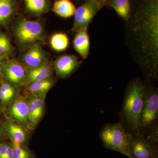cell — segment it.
<instances>
[{"label": "cell", "instance_id": "obj_1", "mask_svg": "<svg viewBox=\"0 0 158 158\" xmlns=\"http://www.w3.org/2000/svg\"><path fill=\"white\" fill-rule=\"evenodd\" d=\"M129 48L148 81L158 78V0H130Z\"/></svg>", "mask_w": 158, "mask_h": 158}, {"label": "cell", "instance_id": "obj_2", "mask_svg": "<svg viewBox=\"0 0 158 158\" xmlns=\"http://www.w3.org/2000/svg\"><path fill=\"white\" fill-rule=\"evenodd\" d=\"M145 83L139 78H135L129 82L126 88L119 122L131 135L139 134Z\"/></svg>", "mask_w": 158, "mask_h": 158}, {"label": "cell", "instance_id": "obj_3", "mask_svg": "<svg viewBox=\"0 0 158 158\" xmlns=\"http://www.w3.org/2000/svg\"><path fill=\"white\" fill-rule=\"evenodd\" d=\"M130 135L119 122L105 124L101 130L100 138L106 148L131 158L129 152Z\"/></svg>", "mask_w": 158, "mask_h": 158}, {"label": "cell", "instance_id": "obj_4", "mask_svg": "<svg viewBox=\"0 0 158 158\" xmlns=\"http://www.w3.org/2000/svg\"><path fill=\"white\" fill-rule=\"evenodd\" d=\"M143 106L139 125V134L144 135L158 126V90L153 85L145 83Z\"/></svg>", "mask_w": 158, "mask_h": 158}, {"label": "cell", "instance_id": "obj_5", "mask_svg": "<svg viewBox=\"0 0 158 158\" xmlns=\"http://www.w3.org/2000/svg\"><path fill=\"white\" fill-rule=\"evenodd\" d=\"M14 32L16 41L22 47L33 45L45 38V31L40 22L22 16L18 20Z\"/></svg>", "mask_w": 158, "mask_h": 158}, {"label": "cell", "instance_id": "obj_6", "mask_svg": "<svg viewBox=\"0 0 158 158\" xmlns=\"http://www.w3.org/2000/svg\"><path fill=\"white\" fill-rule=\"evenodd\" d=\"M103 7L97 0H85L77 9L71 31L77 33L80 30L88 29V26L95 15Z\"/></svg>", "mask_w": 158, "mask_h": 158}, {"label": "cell", "instance_id": "obj_7", "mask_svg": "<svg viewBox=\"0 0 158 158\" xmlns=\"http://www.w3.org/2000/svg\"><path fill=\"white\" fill-rule=\"evenodd\" d=\"M129 152L131 158H158L157 144L140 134L130 135Z\"/></svg>", "mask_w": 158, "mask_h": 158}, {"label": "cell", "instance_id": "obj_8", "mask_svg": "<svg viewBox=\"0 0 158 158\" xmlns=\"http://www.w3.org/2000/svg\"><path fill=\"white\" fill-rule=\"evenodd\" d=\"M5 113L8 119L17 123L29 129L28 107L27 98L18 96L6 107Z\"/></svg>", "mask_w": 158, "mask_h": 158}, {"label": "cell", "instance_id": "obj_9", "mask_svg": "<svg viewBox=\"0 0 158 158\" xmlns=\"http://www.w3.org/2000/svg\"><path fill=\"white\" fill-rule=\"evenodd\" d=\"M27 69L22 63L10 60L1 65L0 72L6 81L18 87L25 85Z\"/></svg>", "mask_w": 158, "mask_h": 158}, {"label": "cell", "instance_id": "obj_10", "mask_svg": "<svg viewBox=\"0 0 158 158\" xmlns=\"http://www.w3.org/2000/svg\"><path fill=\"white\" fill-rule=\"evenodd\" d=\"M45 98L46 96H35L31 94L27 97L29 129H35L42 118L45 110Z\"/></svg>", "mask_w": 158, "mask_h": 158}, {"label": "cell", "instance_id": "obj_11", "mask_svg": "<svg viewBox=\"0 0 158 158\" xmlns=\"http://www.w3.org/2000/svg\"><path fill=\"white\" fill-rule=\"evenodd\" d=\"M81 63L76 56L66 54L58 57L54 61L53 65L57 76L65 78L73 73Z\"/></svg>", "mask_w": 158, "mask_h": 158}, {"label": "cell", "instance_id": "obj_12", "mask_svg": "<svg viewBox=\"0 0 158 158\" xmlns=\"http://www.w3.org/2000/svg\"><path fill=\"white\" fill-rule=\"evenodd\" d=\"M23 64L27 69H31L45 64L48 61V55L38 43L31 46L23 55Z\"/></svg>", "mask_w": 158, "mask_h": 158}, {"label": "cell", "instance_id": "obj_13", "mask_svg": "<svg viewBox=\"0 0 158 158\" xmlns=\"http://www.w3.org/2000/svg\"><path fill=\"white\" fill-rule=\"evenodd\" d=\"M4 124L7 136L10 138L11 141L26 146L28 141L29 130L9 119L4 122Z\"/></svg>", "mask_w": 158, "mask_h": 158}, {"label": "cell", "instance_id": "obj_14", "mask_svg": "<svg viewBox=\"0 0 158 158\" xmlns=\"http://www.w3.org/2000/svg\"><path fill=\"white\" fill-rule=\"evenodd\" d=\"M73 48L75 50L82 59L88 58L90 52V38L88 29H82L76 33L73 40Z\"/></svg>", "mask_w": 158, "mask_h": 158}, {"label": "cell", "instance_id": "obj_15", "mask_svg": "<svg viewBox=\"0 0 158 158\" xmlns=\"http://www.w3.org/2000/svg\"><path fill=\"white\" fill-rule=\"evenodd\" d=\"M52 73V66L48 62L39 67L27 69L25 85L36 81L51 78Z\"/></svg>", "mask_w": 158, "mask_h": 158}, {"label": "cell", "instance_id": "obj_16", "mask_svg": "<svg viewBox=\"0 0 158 158\" xmlns=\"http://www.w3.org/2000/svg\"><path fill=\"white\" fill-rule=\"evenodd\" d=\"M55 84V81L52 78L40 80L27 85V89L31 95L35 96H46Z\"/></svg>", "mask_w": 158, "mask_h": 158}, {"label": "cell", "instance_id": "obj_17", "mask_svg": "<svg viewBox=\"0 0 158 158\" xmlns=\"http://www.w3.org/2000/svg\"><path fill=\"white\" fill-rule=\"evenodd\" d=\"M17 86L6 81H3L0 85V103L2 106H7L17 97Z\"/></svg>", "mask_w": 158, "mask_h": 158}, {"label": "cell", "instance_id": "obj_18", "mask_svg": "<svg viewBox=\"0 0 158 158\" xmlns=\"http://www.w3.org/2000/svg\"><path fill=\"white\" fill-rule=\"evenodd\" d=\"M17 11L15 0H0V26L7 25Z\"/></svg>", "mask_w": 158, "mask_h": 158}, {"label": "cell", "instance_id": "obj_19", "mask_svg": "<svg viewBox=\"0 0 158 158\" xmlns=\"http://www.w3.org/2000/svg\"><path fill=\"white\" fill-rule=\"evenodd\" d=\"M76 9L75 6L70 0H57L52 9L54 13L63 18L73 16Z\"/></svg>", "mask_w": 158, "mask_h": 158}, {"label": "cell", "instance_id": "obj_20", "mask_svg": "<svg viewBox=\"0 0 158 158\" xmlns=\"http://www.w3.org/2000/svg\"><path fill=\"white\" fill-rule=\"evenodd\" d=\"M106 6L112 8L122 19L127 21L131 12L130 0H109Z\"/></svg>", "mask_w": 158, "mask_h": 158}, {"label": "cell", "instance_id": "obj_21", "mask_svg": "<svg viewBox=\"0 0 158 158\" xmlns=\"http://www.w3.org/2000/svg\"><path fill=\"white\" fill-rule=\"evenodd\" d=\"M27 11L33 15H40L48 11L49 0H23Z\"/></svg>", "mask_w": 158, "mask_h": 158}, {"label": "cell", "instance_id": "obj_22", "mask_svg": "<svg viewBox=\"0 0 158 158\" xmlns=\"http://www.w3.org/2000/svg\"><path fill=\"white\" fill-rule=\"evenodd\" d=\"M69 43V39L67 35L62 32L53 34L50 40L52 48L59 52L65 51L68 48Z\"/></svg>", "mask_w": 158, "mask_h": 158}, {"label": "cell", "instance_id": "obj_23", "mask_svg": "<svg viewBox=\"0 0 158 158\" xmlns=\"http://www.w3.org/2000/svg\"><path fill=\"white\" fill-rule=\"evenodd\" d=\"M14 158H34L33 153L26 146L14 144L12 145Z\"/></svg>", "mask_w": 158, "mask_h": 158}, {"label": "cell", "instance_id": "obj_24", "mask_svg": "<svg viewBox=\"0 0 158 158\" xmlns=\"http://www.w3.org/2000/svg\"><path fill=\"white\" fill-rule=\"evenodd\" d=\"M12 45L6 34L0 33V54L2 56H7L12 52Z\"/></svg>", "mask_w": 158, "mask_h": 158}, {"label": "cell", "instance_id": "obj_25", "mask_svg": "<svg viewBox=\"0 0 158 158\" xmlns=\"http://www.w3.org/2000/svg\"><path fill=\"white\" fill-rule=\"evenodd\" d=\"M151 141H152L156 144H157L158 142V126L155 127L152 129L150 130L145 135H143Z\"/></svg>", "mask_w": 158, "mask_h": 158}, {"label": "cell", "instance_id": "obj_26", "mask_svg": "<svg viewBox=\"0 0 158 158\" xmlns=\"http://www.w3.org/2000/svg\"><path fill=\"white\" fill-rule=\"evenodd\" d=\"M8 137L6 133L4 122L0 120V143L5 141V139Z\"/></svg>", "mask_w": 158, "mask_h": 158}, {"label": "cell", "instance_id": "obj_27", "mask_svg": "<svg viewBox=\"0 0 158 158\" xmlns=\"http://www.w3.org/2000/svg\"><path fill=\"white\" fill-rule=\"evenodd\" d=\"M103 6H106L109 0H97Z\"/></svg>", "mask_w": 158, "mask_h": 158}, {"label": "cell", "instance_id": "obj_28", "mask_svg": "<svg viewBox=\"0 0 158 158\" xmlns=\"http://www.w3.org/2000/svg\"><path fill=\"white\" fill-rule=\"evenodd\" d=\"M3 60H4V57H3V56L0 54V64L3 62Z\"/></svg>", "mask_w": 158, "mask_h": 158}, {"label": "cell", "instance_id": "obj_29", "mask_svg": "<svg viewBox=\"0 0 158 158\" xmlns=\"http://www.w3.org/2000/svg\"><path fill=\"white\" fill-rule=\"evenodd\" d=\"M74 1H75L76 2H84V1H85V0H74Z\"/></svg>", "mask_w": 158, "mask_h": 158}, {"label": "cell", "instance_id": "obj_30", "mask_svg": "<svg viewBox=\"0 0 158 158\" xmlns=\"http://www.w3.org/2000/svg\"><path fill=\"white\" fill-rule=\"evenodd\" d=\"M1 107H2V106H1V103H0V112H1Z\"/></svg>", "mask_w": 158, "mask_h": 158}, {"label": "cell", "instance_id": "obj_31", "mask_svg": "<svg viewBox=\"0 0 158 158\" xmlns=\"http://www.w3.org/2000/svg\"><path fill=\"white\" fill-rule=\"evenodd\" d=\"M1 64H0V69H1Z\"/></svg>", "mask_w": 158, "mask_h": 158}, {"label": "cell", "instance_id": "obj_32", "mask_svg": "<svg viewBox=\"0 0 158 158\" xmlns=\"http://www.w3.org/2000/svg\"><path fill=\"white\" fill-rule=\"evenodd\" d=\"M0 158H1V157H0Z\"/></svg>", "mask_w": 158, "mask_h": 158}]
</instances>
